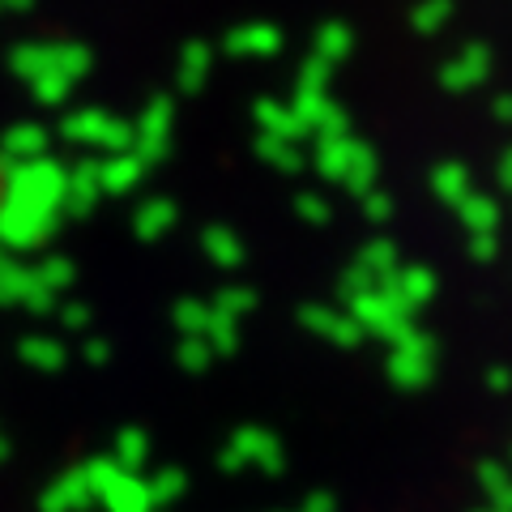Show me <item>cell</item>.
<instances>
[{
	"label": "cell",
	"mask_w": 512,
	"mask_h": 512,
	"mask_svg": "<svg viewBox=\"0 0 512 512\" xmlns=\"http://www.w3.org/2000/svg\"><path fill=\"white\" fill-rule=\"evenodd\" d=\"M312 163H316V171L325 175V180L342 184L346 192H355L359 201L376 188V175H380V158H376V150L367 146V141H359V137L316 141Z\"/></svg>",
	"instance_id": "obj_1"
},
{
	"label": "cell",
	"mask_w": 512,
	"mask_h": 512,
	"mask_svg": "<svg viewBox=\"0 0 512 512\" xmlns=\"http://www.w3.org/2000/svg\"><path fill=\"white\" fill-rule=\"evenodd\" d=\"M64 188H69V167H60L56 158H35V163H18L9 171L5 201L60 218L64 214Z\"/></svg>",
	"instance_id": "obj_2"
},
{
	"label": "cell",
	"mask_w": 512,
	"mask_h": 512,
	"mask_svg": "<svg viewBox=\"0 0 512 512\" xmlns=\"http://www.w3.org/2000/svg\"><path fill=\"white\" fill-rule=\"evenodd\" d=\"M9 69L30 86L43 73H60L69 82H82L90 69V47L86 43H18L9 52Z\"/></svg>",
	"instance_id": "obj_3"
},
{
	"label": "cell",
	"mask_w": 512,
	"mask_h": 512,
	"mask_svg": "<svg viewBox=\"0 0 512 512\" xmlns=\"http://www.w3.org/2000/svg\"><path fill=\"white\" fill-rule=\"evenodd\" d=\"M64 141H73V146H94V150H107V158L116 154H128L133 150V124L111 116L103 107H82V111H69L60 124Z\"/></svg>",
	"instance_id": "obj_4"
},
{
	"label": "cell",
	"mask_w": 512,
	"mask_h": 512,
	"mask_svg": "<svg viewBox=\"0 0 512 512\" xmlns=\"http://www.w3.org/2000/svg\"><path fill=\"white\" fill-rule=\"evenodd\" d=\"M350 303V316H355V325L363 329V338L367 333H376V338H384L389 346H397L406 338V333L414 329V316L402 308V299H397L389 286H376V291H363L355 299H346Z\"/></svg>",
	"instance_id": "obj_5"
},
{
	"label": "cell",
	"mask_w": 512,
	"mask_h": 512,
	"mask_svg": "<svg viewBox=\"0 0 512 512\" xmlns=\"http://www.w3.org/2000/svg\"><path fill=\"white\" fill-rule=\"evenodd\" d=\"M282 461H286L282 457V440L274 436V431H265V427H239L218 453V466L227 474L244 470V466H261L265 474H278Z\"/></svg>",
	"instance_id": "obj_6"
},
{
	"label": "cell",
	"mask_w": 512,
	"mask_h": 512,
	"mask_svg": "<svg viewBox=\"0 0 512 512\" xmlns=\"http://www.w3.org/2000/svg\"><path fill=\"white\" fill-rule=\"evenodd\" d=\"M389 376L397 389H423L436 376V338L414 325L402 342L389 350Z\"/></svg>",
	"instance_id": "obj_7"
},
{
	"label": "cell",
	"mask_w": 512,
	"mask_h": 512,
	"mask_svg": "<svg viewBox=\"0 0 512 512\" xmlns=\"http://www.w3.org/2000/svg\"><path fill=\"white\" fill-rule=\"evenodd\" d=\"M171 133H175V103L167 99V94H158V99L146 103L141 120L133 124V154L146 167L163 163V158L171 154Z\"/></svg>",
	"instance_id": "obj_8"
},
{
	"label": "cell",
	"mask_w": 512,
	"mask_h": 512,
	"mask_svg": "<svg viewBox=\"0 0 512 512\" xmlns=\"http://www.w3.org/2000/svg\"><path fill=\"white\" fill-rule=\"evenodd\" d=\"M52 231H56V214H39V210H26V205H13V201L0 205V244L5 248H13V252L39 248L52 239Z\"/></svg>",
	"instance_id": "obj_9"
},
{
	"label": "cell",
	"mask_w": 512,
	"mask_h": 512,
	"mask_svg": "<svg viewBox=\"0 0 512 512\" xmlns=\"http://www.w3.org/2000/svg\"><path fill=\"white\" fill-rule=\"evenodd\" d=\"M487 77H491V47L487 43H466L457 56H448L440 64V86L453 90V94L483 86Z\"/></svg>",
	"instance_id": "obj_10"
},
{
	"label": "cell",
	"mask_w": 512,
	"mask_h": 512,
	"mask_svg": "<svg viewBox=\"0 0 512 512\" xmlns=\"http://www.w3.org/2000/svg\"><path fill=\"white\" fill-rule=\"evenodd\" d=\"M299 325L320 333L325 342L342 346V350H355L363 342V329L355 325V316L342 312V308H329V303H303V308H299Z\"/></svg>",
	"instance_id": "obj_11"
},
{
	"label": "cell",
	"mask_w": 512,
	"mask_h": 512,
	"mask_svg": "<svg viewBox=\"0 0 512 512\" xmlns=\"http://www.w3.org/2000/svg\"><path fill=\"white\" fill-rule=\"evenodd\" d=\"M252 120H256V128H261V137H278V141H291V146H303V141H308V128L299 124V116L291 111V103L256 99Z\"/></svg>",
	"instance_id": "obj_12"
},
{
	"label": "cell",
	"mask_w": 512,
	"mask_h": 512,
	"mask_svg": "<svg viewBox=\"0 0 512 512\" xmlns=\"http://www.w3.org/2000/svg\"><path fill=\"white\" fill-rule=\"evenodd\" d=\"M282 43H286V35L274 22L235 26V30H227V39H222V47H227L231 56H274V52H282Z\"/></svg>",
	"instance_id": "obj_13"
},
{
	"label": "cell",
	"mask_w": 512,
	"mask_h": 512,
	"mask_svg": "<svg viewBox=\"0 0 512 512\" xmlns=\"http://www.w3.org/2000/svg\"><path fill=\"white\" fill-rule=\"evenodd\" d=\"M384 286H389V291L402 299V308H406L410 316L419 312V308H427L431 299H436V274H431L427 265H402Z\"/></svg>",
	"instance_id": "obj_14"
},
{
	"label": "cell",
	"mask_w": 512,
	"mask_h": 512,
	"mask_svg": "<svg viewBox=\"0 0 512 512\" xmlns=\"http://www.w3.org/2000/svg\"><path fill=\"white\" fill-rule=\"evenodd\" d=\"M90 504H94V495H90V487H86L82 466H77V470H64L56 483L43 491V500H39L43 512H86Z\"/></svg>",
	"instance_id": "obj_15"
},
{
	"label": "cell",
	"mask_w": 512,
	"mask_h": 512,
	"mask_svg": "<svg viewBox=\"0 0 512 512\" xmlns=\"http://www.w3.org/2000/svg\"><path fill=\"white\" fill-rule=\"evenodd\" d=\"M103 197V180H99V163H77L69 171V188H64V214H73V218H86L94 205H99Z\"/></svg>",
	"instance_id": "obj_16"
},
{
	"label": "cell",
	"mask_w": 512,
	"mask_h": 512,
	"mask_svg": "<svg viewBox=\"0 0 512 512\" xmlns=\"http://www.w3.org/2000/svg\"><path fill=\"white\" fill-rule=\"evenodd\" d=\"M99 504H103L107 512H158L154 500H150L146 478H137V474H128V470L116 474V483H111V487L99 495Z\"/></svg>",
	"instance_id": "obj_17"
},
{
	"label": "cell",
	"mask_w": 512,
	"mask_h": 512,
	"mask_svg": "<svg viewBox=\"0 0 512 512\" xmlns=\"http://www.w3.org/2000/svg\"><path fill=\"white\" fill-rule=\"evenodd\" d=\"M146 163L128 150V154H116L107 158V163H99V180H103V192L107 197H124V192H133L141 180H146Z\"/></svg>",
	"instance_id": "obj_18"
},
{
	"label": "cell",
	"mask_w": 512,
	"mask_h": 512,
	"mask_svg": "<svg viewBox=\"0 0 512 512\" xmlns=\"http://www.w3.org/2000/svg\"><path fill=\"white\" fill-rule=\"evenodd\" d=\"M175 218H180V210H175V201H171V197H150V201H141V205H137L133 231H137V239L154 244V239H163V235L175 227Z\"/></svg>",
	"instance_id": "obj_19"
},
{
	"label": "cell",
	"mask_w": 512,
	"mask_h": 512,
	"mask_svg": "<svg viewBox=\"0 0 512 512\" xmlns=\"http://www.w3.org/2000/svg\"><path fill=\"white\" fill-rule=\"evenodd\" d=\"M210 60H214V52H210V43H205V39H188L180 47V69H175V82H180L184 94H197L205 82H210Z\"/></svg>",
	"instance_id": "obj_20"
},
{
	"label": "cell",
	"mask_w": 512,
	"mask_h": 512,
	"mask_svg": "<svg viewBox=\"0 0 512 512\" xmlns=\"http://www.w3.org/2000/svg\"><path fill=\"white\" fill-rule=\"evenodd\" d=\"M0 150L13 158V167L18 163H35V158H47V128L43 124H13L5 137H0Z\"/></svg>",
	"instance_id": "obj_21"
},
{
	"label": "cell",
	"mask_w": 512,
	"mask_h": 512,
	"mask_svg": "<svg viewBox=\"0 0 512 512\" xmlns=\"http://www.w3.org/2000/svg\"><path fill=\"white\" fill-rule=\"evenodd\" d=\"M201 252L210 256L218 269H239L244 265V239L231 227H205L201 231Z\"/></svg>",
	"instance_id": "obj_22"
},
{
	"label": "cell",
	"mask_w": 512,
	"mask_h": 512,
	"mask_svg": "<svg viewBox=\"0 0 512 512\" xmlns=\"http://www.w3.org/2000/svg\"><path fill=\"white\" fill-rule=\"evenodd\" d=\"M457 218L466 222L470 235H495L500 231V201L487 197V192H470V197L457 205Z\"/></svg>",
	"instance_id": "obj_23"
},
{
	"label": "cell",
	"mask_w": 512,
	"mask_h": 512,
	"mask_svg": "<svg viewBox=\"0 0 512 512\" xmlns=\"http://www.w3.org/2000/svg\"><path fill=\"white\" fill-rule=\"evenodd\" d=\"M350 265H359L363 274H367V278H376L380 286L389 282V278L397 274V269H402V261H397V244H393V239H372V244H363V248H359V256H355V261H350Z\"/></svg>",
	"instance_id": "obj_24"
},
{
	"label": "cell",
	"mask_w": 512,
	"mask_h": 512,
	"mask_svg": "<svg viewBox=\"0 0 512 512\" xmlns=\"http://www.w3.org/2000/svg\"><path fill=\"white\" fill-rule=\"evenodd\" d=\"M18 355H22V363L39 367V372H60V367L69 363V350H64V342L47 338V333H30V338H22Z\"/></svg>",
	"instance_id": "obj_25"
},
{
	"label": "cell",
	"mask_w": 512,
	"mask_h": 512,
	"mask_svg": "<svg viewBox=\"0 0 512 512\" xmlns=\"http://www.w3.org/2000/svg\"><path fill=\"white\" fill-rule=\"evenodd\" d=\"M350 47H355V30L346 22H325L312 39V56H320L325 64H342L350 56Z\"/></svg>",
	"instance_id": "obj_26"
},
{
	"label": "cell",
	"mask_w": 512,
	"mask_h": 512,
	"mask_svg": "<svg viewBox=\"0 0 512 512\" xmlns=\"http://www.w3.org/2000/svg\"><path fill=\"white\" fill-rule=\"evenodd\" d=\"M431 192H436L444 205H453V210H457V205L474 192L470 188V171L461 167V163H440L436 171H431Z\"/></svg>",
	"instance_id": "obj_27"
},
{
	"label": "cell",
	"mask_w": 512,
	"mask_h": 512,
	"mask_svg": "<svg viewBox=\"0 0 512 512\" xmlns=\"http://www.w3.org/2000/svg\"><path fill=\"white\" fill-rule=\"evenodd\" d=\"M478 487L487 491V508L512 512V470L504 461H483L478 466Z\"/></svg>",
	"instance_id": "obj_28"
},
{
	"label": "cell",
	"mask_w": 512,
	"mask_h": 512,
	"mask_svg": "<svg viewBox=\"0 0 512 512\" xmlns=\"http://www.w3.org/2000/svg\"><path fill=\"white\" fill-rule=\"evenodd\" d=\"M111 461H116L120 470H128V474H137L150 461V436L141 427H124L116 436V453H111Z\"/></svg>",
	"instance_id": "obj_29"
},
{
	"label": "cell",
	"mask_w": 512,
	"mask_h": 512,
	"mask_svg": "<svg viewBox=\"0 0 512 512\" xmlns=\"http://www.w3.org/2000/svg\"><path fill=\"white\" fill-rule=\"evenodd\" d=\"M171 320H175V329H180V338H205L214 325V308L201 299H180L171 308Z\"/></svg>",
	"instance_id": "obj_30"
},
{
	"label": "cell",
	"mask_w": 512,
	"mask_h": 512,
	"mask_svg": "<svg viewBox=\"0 0 512 512\" xmlns=\"http://www.w3.org/2000/svg\"><path fill=\"white\" fill-rule=\"evenodd\" d=\"M256 154L282 175H295V171H303V163H308L303 146H291V141H278V137H256Z\"/></svg>",
	"instance_id": "obj_31"
},
{
	"label": "cell",
	"mask_w": 512,
	"mask_h": 512,
	"mask_svg": "<svg viewBox=\"0 0 512 512\" xmlns=\"http://www.w3.org/2000/svg\"><path fill=\"white\" fill-rule=\"evenodd\" d=\"M30 291H35V269L13 265V261L0 265V308H9V303H26Z\"/></svg>",
	"instance_id": "obj_32"
},
{
	"label": "cell",
	"mask_w": 512,
	"mask_h": 512,
	"mask_svg": "<svg viewBox=\"0 0 512 512\" xmlns=\"http://www.w3.org/2000/svg\"><path fill=\"white\" fill-rule=\"evenodd\" d=\"M210 308L239 325V320H244L256 308V291H252V286H222V291L210 299Z\"/></svg>",
	"instance_id": "obj_33"
},
{
	"label": "cell",
	"mask_w": 512,
	"mask_h": 512,
	"mask_svg": "<svg viewBox=\"0 0 512 512\" xmlns=\"http://www.w3.org/2000/svg\"><path fill=\"white\" fill-rule=\"evenodd\" d=\"M453 18V5L448 0H427V5H414L410 9V30L414 35H440Z\"/></svg>",
	"instance_id": "obj_34"
},
{
	"label": "cell",
	"mask_w": 512,
	"mask_h": 512,
	"mask_svg": "<svg viewBox=\"0 0 512 512\" xmlns=\"http://www.w3.org/2000/svg\"><path fill=\"white\" fill-rule=\"evenodd\" d=\"M146 487H150L154 508H163V504H171V500H180L184 487H188V478H184V470L163 466V470H154V474L146 478Z\"/></svg>",
	"instance_id": "obj_35"
},
{
	"label": "cell",
	"mask_w": 512,
	"mask_h": 512,
	"mask_svg": "<svg viewBox=\"0 0 512 512\" xmlns=\"http://www.w3.org/2000/svg\"><path fill=\"white\" fill-rule=\"evenodd\" d=\"M35 278H39V286L43 291H64V286H73V278H77V265L69 261V256H43V261L35 265Z\"/></svg>",
	"instance_id": "obj_36"
},
{
	"label": "cell",
	"mask_w": 512,
	"mask_h": 512,
	"mask_svg": "<svg viewBox=\"0 0 512 512\" xmlns=\"http://www.w3.org/2000/svg\"><path fill=\"white\" fill-rule=\"evenodd\" d=\"M175 363H180L188 376H201L205 367L214 363V350H210V342H205V338H180V342H175Z\"/></svg>",
	"instance_id": "obj_37"
},
{
	"label": "cell",
	"mask_w": 512,
	"mask_h": 512,
	"mask_svg": "<svg viewBox=\"0 0 512 512\" xmlns=\"http://www.w3.org/2000/svg\"><path fill=\"white\" fill-rule=\"evenodd\" d=\"M77 82H69V77H60V73H43L30 82V94L43 103V107H60V103H69V94H73Z\"/></svg>",
	"instance_id": "obj_38"
},
{
	"label": "cell",
	"mask_w": 512,
	"mask_h": 512,
	"mask_svg": "<svg viewBox=\"0 0 512 512\" xmlns=\"http://www.w3.org/2000/svg\"><path fill=\"white\" fill-rule=\"evenodd\" d=\"M205 342H210L214 355H235L239 350V325L214 312V325H210V333H205Z\"/></svg>",
	"instance_id": "obj_39"
},
{
	"label": "cell",
	"mask_w": 512,
	"mask_h": 512,
	"mask_svg": "<svg viewBox=\"0 0 512 512\" xmlns=\"http://www.w3.org/2000/svg\"><path fill=\"white\" fill-rule=\"evenodd\" d=\"M295 214L303 222H312V227H325V222L333 218V205L320 197V192H299V197H295Z\"/></svg>",
	"instance_id": "obj_40"
},
{
	"label": "cell",
	"mask_w": 512,
	"mask_h": 512,
	"mask_svg": "<svg viewBox=\"0 0 512 512\" xmlns=\"http://www.w3.org/2000/svg\"><path fill=\"white\" fill-rule=\"evenodd\" d=\"M333 82V64H325L320 56H308L299 64V86L295 90H329Z\"/></svg>",
	"instance_id": "obj_41"
},
{
	"label": "cell",
	"mask_w": 512,
	"mask_h": 512,
	"mask_svg": "<svg viewBox=\"0 0 512 512\" xmlns=\"http://www.w3.org/2000/svg\"><path fill=\"white\" fill-rule=\"evenodd\" d=\"M363 214L372 218V222H389V218H393V197H389L384 188H372V192L363 197Z\"/></svg>",
	"instance_id": "obj_42"
},
{
	"label": "cell",
	"mask_w": 512,
	"mask_h": 512,
	"mask_svg": "<svg viewBox=\"0 0 512 512\" xmlns=\"http://www.w3.org/2000/svg\"><path fill=\"white\" fill-rule=\"evenodd\" d=\"M470 256L474 261H495L500 256V235H470Z\"/></svg>",
	"instance_id": "obj_43"
},
{
	"label": "cell",
	"mask_w": 512,
	"mask_h": 512,
	"mask_svg": "<svg viewBox=\"0 0 512 512\" xmlns=\"http://www.w3.org/2000/svg\"><path fill=\"white\" fill-rule=\"evenodd\" d=\"M60 325L64 329H86L90 325V308H86V303H77V299H69L60 308Z\"/></svg>",
	"instance_id": "obj_44"
},
{
	"label": "cell",
	"mask_w": 512,
	"mask_h": 512,
	"mask_svg": "<svg viewBox=\"0 0 512 512\" xmlns=\"http://www.w3.org/2000/svg\"><path fill=\"white\" fill-rule=\"evenodd\" d=\"M299 512H338V504H333V495H329V491H312L308 500L299 504Z\"/></svg>",
	"instance_id": "obj_45"
},
{
	"label": "cell",
	"mask_w": 512,
	"mask_h": 512,
	"mask_svg": "<svg viewBox=\"0 0 512 512\" xmlns=\"http://www.w3.org/2000/svg\"><path fill=\"white\" fill-rule=\"evenodd\" d=\"M82 355H86V363H107L111 359V346H107V338H90Z\"/></svg>",
	"instance_id": "obj_46"
},
{
	"label": "cell",
	"mask_w": 512,
	"mask_h": 512,
	"mask_svg": "<svg viewBox=\"0 0 512 512\" xmlns=\"http://www.w3.org/2000/svg\"><path fill=\"white\" fill-rule=\"evenodd\" d=\"M487 389L491 393H508L512 389V372H508V367H491V372H487Z\"/></svg>",
	"instance_id": "obj_47"
},
{
	"label": "cell",
	"mask_w": 512,
	"mask_h": 512,
	"mask_svg": "<svg viewBox=\"0 0 512 512\" xmlns=\"http://www.w3.org/2000/svg\"><path fill=\"white\" fill-rule=\"evenodd\" d=\"M491 116L512 124V94H495V99H491Z\"/></svg>",
	"instance_id": "obj_48"
},
{
	"label": "cell",
	"mask_w": 512,
	"mask_h": 512,
	"mask_svg": "<svg viewBox=\"0 0 512 512\" xmlns=\"http://www.w3.org/2000/svg\"><path fill=\"white\" fill-rule=\"evenodd\" d=\"M500 184H504V188H512V150H504V154H500Z\"/></svg>",
	"instance_id": "obj_49"
},
{
	"label": "cell",
	"mask_w": 512,
	"mask_h": 512,
	"mask_svg": "<svg viewBox=\"0 0 512 512\" xmlns=\"http://www.w3.org/2000/svg\"><path fill=\"white\" fill-rule=\"evenodd\" d=\"M9 457V444H5V436H0V461H5Z\"/></svg>",
	"instance_id": "obj_50"
},
{
	"label": "cell",
	"mask_w": 512,
	"mask_h": 512,
	"mask_svg": "<svg viewBox=\"0 0 512 512\" xmlns=\"http://www.w3.org/2000/svg\"><path fill=\"white\" fill-rule=\"evenodd\" d=\"M474 512H500V508H474Z\"/></svg>",
	"instance_id": "obj_51"
},
{
	"label": "cell",
	"mask_w": 512,
	"mask_h": 512,
	"mask_svg": "<svg viewBox=\"0 0 512 512\" xmlns=\"http://www.w3.org/2000/svg\"><path fill=\"white\" fill-rule=\"evenodd\" d=\"M0 265H5V252H0Z\"/></svg>",
	"instance_id": "obj_52"
},
{
	"label": "cell",
	"mask_w": 512,
	"mask_h": 512,
	"mask_svg": "<svg viewBox=\"0 0 512 512\" xmlns=\"http://www.w3.org/2000/svg\"><path fill=\"white\" fill-rule=\"evenodd\" d=\"M0 9H5V5H0Z\"/></svg>",
	"instance_id": "obj_53"
}]
</instances>
